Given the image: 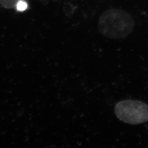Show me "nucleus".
Listing matches in <instances>:
<instances>
[{
	"instance_id": "nucleus-2",
	"label": "nucleus",
	"mask_w": 148,
	"mask_h": 148,
	"mask_svg": "<svg viewBox=\"0 0 148 148\" xmlns=\"http://www.w3.org/2000/svg\"><path fill=\"white\" fill-rule=\"evenodd\" d=\"M115 113L120 121L128 124L140 125L148 121V105L140 101L119 102L115 106Z\"/></svg>"
},
{
	"instance_id": "nucleus-4",
	"label": "nucleus",
	"mask_w": 148,
	"mask_h": 148,
	"mask_svg": "<svg viewBox=\"0 0 148 148\" xmlns=\"http://www.w3.org/2000/svg\"><path fill=\"white\" fill-rule=\"evenodd\" d=\"M15 7L18 11L23 12L27 9L28 4L23 0H20L17 3Z\"/></svg>"
},
{
	"instance_id": "nucleus-3",
	"label": "nucleus",
	"mask_w": 148,
	"mask_h": 148,
	"mask_svg": "<svg viewBox=\"0 0 148 148\" xmlns=\"http://www.w3.org/2000/svg\"><path fill=\"white\" fill-rule=\"evenodd\" d=\"M20 0H0V4L6 9H12L15 7L16 4Z\"/></svg>"
},
{
	"instance_id": "nucleus-1",
	"label": "nucleus",
	"mask_w": 148,
	"mask_h": 148,
	"mask_svg": "<svg viewBox=\"0 0 148 148\" xmlns=\"http://www.w3.org/2000/svg\"><path fill=\"white\" fill-rule=\"evenodd\" d=\"M134 25V19L129 14L121 9H111L104 12L100 16L98 28L104 36L119 39L131 33Z\"/></svg>"
}]
</instances>
